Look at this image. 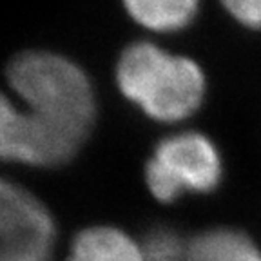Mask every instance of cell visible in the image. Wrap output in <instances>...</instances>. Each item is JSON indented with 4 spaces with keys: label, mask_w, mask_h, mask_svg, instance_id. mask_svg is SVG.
<instances>
[{
    "label": "cell",
    "mask_w": 261,
    "mask_h": 261,
    "mask_svg": "<svg viewBox=\"0 0 261 261\" xmlns=\"http://www.w3.org/2000/svg\"><path fill=\"white\" fill-rule=\"evenodd\" d=\"M6 76L22 106L0 91V162L58 167L73 160L96 118L87 74L60 55L25 51Z\"/></svg>",
    "instance_id": "obj_1"
},
{
    "label": "cell",
    "mask_w": 261,
    "mask_h": 261,
    "mask_svg": "<svg viewBox=\"0 0 261 261\" xmlns=\"http://www.w3.org/2000/svg\"><path fill=\"white\" fill-rule=\"evenodd\" d=\"M116 82L127 100L152 120L165 123L189 118L205 96L200 65L149 42L125 47L116 65Z\"/></svg>",
    "instance_id": "obj_2"
},
{
    "label": "cell",
    "mask_w": 261,
    "mask_h": 261,
    "mask_svg": "<svg viewBox=\"0 0 261 261\" xmlns=\"http://www.w3.org/2000/svg\"><path fill=\"white\" fill-rule=\"evenodd\" d=\"M223 167L216 145L201 133H179L162 140L145 165V184L158 201L205 194L220 185Z\"/></svg>",
    "instance_id": "obj_3"
},
{
    "label": "cell",
    "mask_w": 261,
    "mask_h": 261,
    "mask_svg": "<svg viewBox=\"0 0 261 261\" xmlns=\"http://www.w3.org/2000/svg\"><path fill=\"white\" fill-rule=\"evenodd\" d=\"M57 227L44 203L0 178V261H51Z\"/></svg>",
    "instance_id": "obj_4"
},
{
    "label": "cell",
    "mask_w": 261,
    "mask_h": 261,
    "mask_svg": "<svg viewBox=\"0 0 261 261\" xmlns=\"http://www.w3.org/2000/svg\"><path fill=\"white\" fill-rule=\"evenodd\" d=\"M65 261H143L140 243L114 227H91L71 243Z\"/></svg>",
    "instance_id": "obj_5"
},
{
    "label": "cell",
    "mask_w": 261,
    "mask_h": 261,
    "mask_svg": "<svg viewBox=\"0 0 261 261\" xmlns=\"http://www.w3.org/2000/svg\"><path fill=\"white\" fill-rule=\"evenodd\" d=\"M189 261H261V250L236 228H211L192 238Z\"/></svg>",
    "instance_id": "obj_6"
},
{
    "label": "cell",
    "mask_w": 261,
    "mask_h": 261,
    "mask_svg": "<svg viewBox=\"0 0 261 261\" xmlns=\"http://www.w3.org/2000/svg\"><path fill=\"white\" fill-rule=\"evenodd\" d=\"M123 6L130 18L145 29L171 33L191 24L200 0H123Z\"/></svg>",
    "instance_id": "obj_7"
},
{
    "label": "cell",
    "mask_w": 261,
    "mask_h": 261,
    "mask_svg": "<svg viewBox=\"0 0 261 261\" xmlns=\"http://www.w3.org/2000/svg\"><path fill=\"white\" fill-rule=\"evenodd\" d=\"M143 261H189V243L169 227H154L140 243Z\"/></svg>",
    "instance_id": "obj_8"
},
{
    "label": "cell",
    "mask_w": 261,
    "mask_h": 261,
    "mask_svg": "<svg viewBox=\"0 0 261 261\" xmlns=\"http://www.w3.org/2000/svg\"><path fill=\"white\" fill-rule=\"evenodd\" d=\"M221 4L240 24L261 29V0H221Z\"/></svg>",
    "instance_id": "obj_9"
}]
</instances>
